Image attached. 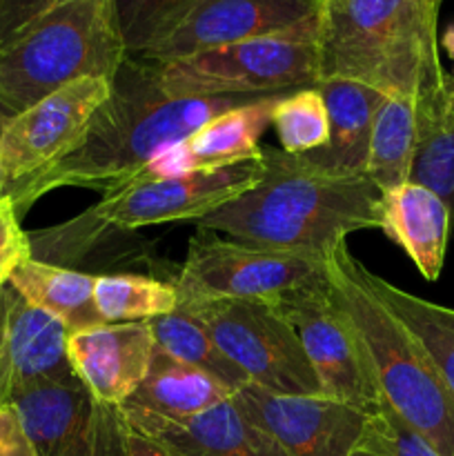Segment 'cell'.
Masks as SVG:
<instances>
[{
	"instance_id": "obj_16",
	"label": "cell",
	"mask_w": 454,
	"mask_h": 456,
	"mask_svg": "<svg viewBox=\"0 0 454 456\" xmlns=\"http://www.w3.org/2000/svg\"><path fill=\"white\" fill-rule=\"evenodd\" d=\"M156 343L147 323H101L69 337L76 377L96 399L125 405L147 372Z\"/></svg>"
},
{
	"instance_id": "obj_25",
	"label": "cell",
	"mask_w": 454,
	"mask_h": 456,
	"mask_svg": "<svg viewBox=\"0 0 454 456\" xmlns=\"http://www.w3.org/2000/svg\"><path fill=\"white\" fill-rule=\"evenodd\" d=\"M147 325H150L156 347L172 359L209 374L231 392L249 383L247 377L223 354L207 330L182 307H176L172 314L156 316L147 321Z\"/></svg>"
},
{
	"instance_id": "obj_21",
	"label": "cell",
	"mask_w": 454,
	"mask_h": 456,
	"mask_svg": "<svg viewBox=\"0 0 454 456\" xmlns=\"http://www.w3.org/2000/svg\"><path fill=\"white\" fill-rule=\"evenodd\" d=\"M231 395L234 392L214 377L172 359L156 347L145 381L125 408L145 410L165 419H187L225 403Z\"/></svg>"
},
{
	"instance_id": "obj_9",
	"label": "cell",
	"mask_w": 454,
	"mask_h": 456,
	"mask_svg": "<svg viewBox=\"0 0 454 456\" xmlns=\"http://www.w3.org/2000/svg\"><path fill=\"white\" fill-rule=\"evenodd\" d=\"M178 307L209 332L249 383L274 395H320L319 379L283 312L265 301H196Z\"/></svg>"
},
{
	"instance_id": "obj_31",
	"label": "cell",
	"mask_w": 454,
	"mask_h": 456,
	"mask_svg": "<svg viewBox=\"0 0 454 456\" xmlns=\"http://www.w3.org/2000/svg\"><path fill=\"white\" fill-rule=\"evenodd\" d=\"M31 258L29 234L20 227V216L12 199H0V288L9 285L13 272Z\"/></svg>"
},
{
	"instance_id": "obj_18",
	"label": "cell",
	"mask_w": 454,
	"mask_h": 456,
	"mask_svg": "<svg viewBox=\"0 0 454 456\" xmlns=\"http://www.w3.org/2000/svg\"><path fill=\"white\" fill-rule=\"evenodd\" d=\"M452 225L448 203L421 183L408 181L381 194L378 230L408 254L423 279H439Z\"/></svg>"
},
{
	"instance_id": "obj_13",
	"label": "cell",
	"mask_w": 454,
	"mask_h": 456,
	"mask_svg": "<svg viewBox=\"0 0 454 456\" xmlns=\"http://www.w3.org/2000/svg\"><path fill=\"white\" fill-rule=\"evenodd\" d=\"M231 399L285 456H350L368 421L365 412L323 395H274L254 383Z\"/></svg>"
},
{
	"instance_id": "obj_8",
	"label": "cell",
	"mask_w": 454,
	"mask_h": 456,
	"mask_svg": "<svg viewBox=\"0 0 454 456\" xmlns=\"http://www.w3.org/2000/svg\"><path fill=\"white\" fill-rule=\"evenodd\" d=\"M325 279L328 256L234 239L223 240L212 230L199 227L174 285L178 289V305L223 298L279 303Z\"/></svg>"
},
{
	"instance_id": "obj_3",
	"label": "cell",
	"mask_w": 454,
	"mask_h": 456,
	"mask_svg": "<svg viewBox=\"0 0 454 456\" xmlns=\"http://www.w3.org/2000/svg\"><path fill=\"white\" fill-rule=\"evenodd\" d=\"M261 181L196 221L200 230L320 256L354 232L378 230L381 191L365 174L338 176L272 145H261Z\"/></svg>"
},
{
	"instance_id": "obj_29",
	"label": "cell",
	"mask_w": 454,
	"mask_h": 456,
	"mask_svg": "<svg viewBox=\"0 0 454 456\" xmlns=\"http://www.w3.org/2000/svg\"><path fill=\"white\" fill-rule=\"evenodd\" d=\"M412 181L436 191L454 214V89L439 123L418 141Z\"/></svg>"
},
{
	"instance_id": "obj_20",
	"label": "cell",
	"mask_w": 454,
	"mask_h": 456,
	"mask_svg": "<svg viewBox=\"0 0 454 456\" xmlns=\"http://www.w3.org/2000/svg\"><path fill=\"white\" fill-rule=\"evenodd\" d=\"M329 116V138L320 150L301 154L307 163L338 176H361L368 163L374 114L385 96L352 80H320Z\"/></svg>"
},
{
	"instance_id": "obj_23",
	"label": "cell",
	"mask_w": 454,
	"mask_h": 456,
	"mask_svg": "<svg viewBox=\"0 0 454 456\" xmlns=\"http://www.w3.org/2000/svg\"><path fill=\"white\" fill-rule=\"evenodd\" d=\"M417 150V105L409 98L385 96L374 114L365 176L381 194L412 181Z\"/></svg>"
},
{
	"instance_id": "obj_38",
	"label": "cell",
	"mask_w": 454,
	"mask_h": 456,
	"mask_svg": "<svg viewBox=\"0 0 454 456\" xmlns=\"http://www.w3.org/2000/svg\"><path fill=\"white\" fill-rule=\"evenodd\" d=\"M4 196V172H3V159H0V199Z\"/></svg>"
},
{
	"instance_id": "obj_2",
	"label": "cell",
	"mask_w": 454,
	"mask_h": 456,
	"mask_svg": "<svg viewBox=\"0 0 454 456\" xmlns=\"http://www.w3.org/2000/svg\"><path fill=\"white\" fill-rule=\"evenodd\" d=\"M320 80H352L417 105L418 141L448 107L439 9L421 0H323L316 31Z\"/></svg>"
},
{
	"instance_id": "obj_4",
	"label": "cell",
	"mask_w": 454,
	"mask_h": 456,
	"mask_svg": "<svg viewBox=\"0 0 454 456\" xmlns=\"http://www.w3.org/2000/svg\"><path fill=\"white\" fill-rule=\"evenodd\" d=\"M334 303L354 328L383 403L441 456H454V392L417 337L365 283V265L338 245L328 256Z\"/></svg>"
},
{
	"instance_id": "obj_5",
	"label": "cell",
	"mask_w": 454,
	"mask_h": 456,
	"mask_svg": "<svg viewBox=\"0 0 454 456\" xmlns=\"http://www.w3.org/2000/svg\"><path fill=\"white\" fill-rule=\"evenodd\" d=\"M261 176L263 160L258 150L256 159L243 163L199 169L174 178H138L109 191L96 205L61 225L29 232L31 258L71 267L127 232L174 221H200L252 190Z\"/></svg>"
},
{
	"instance_id": "obj_35",
	"label": "cell",
	"mask_w": 454,
	"mask_h": 456,
	"mask_svg": "<svg viewBox=\"0 0 454 456\" xmlns=\"http://www.w3.org/2000/svg\"><path fill=\"white\" fill-rule=\"evenodd\" d=\"M125 456H167L156 444H151L145 436L129 430L127 445H125Z\"/></svg>"
},
{
	"instance_id": "obj_26",
	"label": "cell",
	"mask_w": 454,
	"mask_h": 456,
	"mask_svg": "<svg viewBox=\"0 0 454 456\" xmlns=\"http://www.w3.org/2000/svg\"><path fill=\"white\" fill-rule=\"evenodd\" d=\"M93 303L102 323H147L176 310L178 289L145 274H101L93 283Z\"/></svg>"
},
{
	"instance_id": "obj_14",
	"label": "cell",
	"mask_w": 454,
	"mask_h": 456,
	"mask_svg": "<svg viewBox=\"0 0 454 456\" xmlns=\"http://www.w3.org/2000/svg\"><path fill=\"white\" fill-rule=\"evenodd\" d=\"M320 7L323 0H203L163 43L136 61L160 65L240 40L314 29Z\"/></svg>"
},
{
	"instance_id": "obj_39",
	"label": "cell",
	"mask_w": 454,
	"mask_h": 456,
	"mask_svg": "<svg viewBox=\"0 0 454 456\" xmlns=\"http://www.w3.org/2000/svg\"><path fill=\"white\" fill-rule=\"evenodd\" d=\"M421 3L430 4V7H434V9H441V3H443V0H421Z\"/></svg>"
},
{
	"instance_id": "obj_27",
	"label": "cell",
	"mask_w": 454,
	"mask_h": 456,
	"mask_svg": "<svg viewBox=\"0 0 454 456\" xmlns=\"http://www.w3.org/2000/svg\"><path fill=\"white\" fill-rule=\"evenodd\" d=\"M203 0H114V20L125 53L138 58L163 43Z\"/></svg>"
},
{
	"instance_id": "obj_1",
	"label": "cell",
	"mask_w": 454,
	"mask_h": 456,
	"mask_svg": "<svg viewBox=\"0 0 454 456\" xmlns=\"http://www.w3.org/2000/svg\"><path fill=\"white\" fill-rule=\"evenodd\" d=\"M263 96L174 98L163 92L154 69L136 58H125L111 80V94L89 123L78 150L38 176L4 191L18 216L58 187L120 190L136 181L145 165L169 145L194 134L216 116Z\"/></svg>"
},
{
	"instance_id": "obj_33",
	"label": "cell",
	"mask_w": 454,
	"mask_h": 456,
	"mask_svg": "<svg viewBox=\"0 0 454 456\" xmlns=\"http://www.w3.org/2000/svg\"><path fill=\"white\" fill-rule=\"evenodd\" d=\"M0 456H36L34 445L12 403L0 405Z\"/></svg>"
},
{
	"instance_id": "obj_32",
	"label": "cell",
	"mask_w": 454,
	"mask_h": 456,
	"mask_svg": "<svg viewBox=\"0 0 454 456\" xmlns=\"http://www.w3.org/2000/svg\"><path fill=\"white\" fill-rule=\"evenodd\" d=\"M67 0H0V47Z\"/></svg>"
},
{
	"instance_id": "obj_12",
	"label": "cell",
	"mask_w": 454,
	"mask_h": 456,
	"mask_svg": "<svg viewBox=\"0 0 454 456\" xmlns=\"http://www.w3.org/2000/svg\"><path fill=\"white\" fill-rule=\"evenodd\" d=\"M109 94V78L89 76L13 116L0 136L4 191L38 176L78 150L93 114Z\"/></svg>"
},
{
	"instance_id": "obj_37",
	"label": "cell",
	"mask_w": 454,
	"mask_h": 456,
	"mask_svg": "<svg viewBox=\"0 0 454 456\" xmlns=\"http://www.w3.org/2000/svg\"><path fill=\"white\" fill-rule=\"evenodd\" d=\"M443 43H445V47H448L450 56H452V58H454V29H450V31H448V34H445V40H443ZM450 87H452V89H454V74H452V76H450Z\"/></svg>"
},
{
	"instance_id": "obj_15",
	"label": "cell",
	"mask_w": 454,
	"mask_h": 456,
	"mask_svg": "<svg viewBox=\"0 0 454 456\" xmlns=\"http://www.w3.org/2000/svg\"><path fill=\"white\" fill-rule=\"evenodd\" d=\"M127 428L158 445L167 456H285L254 426L234 399L187 419H165L145 410L125 408Z\"/></svg>"
},
{
	"instance_id": "obj_17",
	"label": "cell",
	"mask_w": 454,
	"mask_h": 456,
	"mask_svg": "<svg viewBox=\"0 0 454 456\" xmlns=\"http://www.w3.org/2000/svg\"><path fill=\"white\" fill-rule=\"evenodd\" d=\"M279 96H263L247 105L234 107L196 129L176 145L160 150L145 165L138 178H174L199 169L223 167L256 159L261 136L272 127V110Z\"/></svg>"
},
{
	"instance_id": "obj_34",
	"label": "cell",
	"mask_w": 454,
	"mask_h": 456,
	"mask_svg": "<svg viewBox=\"0 0 454 456\" xmlns=\"http://www.w3.org/2000/svg\"><path fill=\"white\" fill-rule=\"evenodd\" d=\"M7 310H9V285H4V288H0V405L9 401Z\"/></svg>"
},
{
	"instance_id": "obj_19",
	"label": "cell",
	"mask_w": 454,
	"mask_h": 456,
	"mask_svg": "<svg viewBox=\"0 0 454 456\" xmlns=\"http://www.w3.org/2000/svg\"><path fill=\"white\" fill-rule=\"evenodd\" d=\"M71 332L61 319L31 305L9 285L7 359L12 392L76 379L69 361Z\"/></svg>"
},
{
	"instance_id": "obj_6",
	"label": "cell",
	"mask_w": 454,
	"mask_h": 456,
	"mask_svg": "<svg viewBox=\"0 0 454 456\" xmlns=\"http://www.w3.org/2000/svg\"><path fill=\"white\" fill-rule=\"evenodd\" d=\"M125 58L114 0H67L0 47V102L20 114L74 80H114Z\"/></svg>"
},
{
	"instance_id": "obj_30",
	"label": "cell",
	"mask_w": 454,
	"mask_h": 456,
	"mask_svg": "<svg viewBox=\"0 0 454 456\" xmlns=\"http://www.w3.org/2000/svg\"><path fill=\"white\" fill-rule=\"evenodd\" d=\"M350 456H441L387 403L368 414L363 432Z\"/></svg>"
},
{
	"instance_id": "obj_11",
	"label": "cell",
	"mask_w": 454,
	"mask_h": 456,
	"mask_svg": "<svg viewBox=\"0 0 454 456\" xmlns=\"http://www.w3.org/2000/svg\"><path fill=\"white\" fill-rule=\"evenodd\" d=\"M296 330L307 361L319 379L320 395L369 414L381 403L363 346L334 303L329 281L289 294L274 303Z\"/></svg>"
},
{
	"instance_id": "obj_22",
	"label": "cell",
	"mask_w": 454,
	"mask_h": 456,
	"mask_svg": "<svg viewBox=\"0 0 454 456\" xmlns=\"http://www.w3.org/2000/svg\"><path fill=\"white\" fill-rule=\"evenodd\" d=\"M93 283L96 276L89 272L52 265L36 258H27L9 281L25 301L61 319L71 334L102 323L93 303Z\"/></svg>"
},
{
	"instance_id": "obj_10",
	"label": "cell",
	"mask_w": 454,
	"mask_h": 456,
	"mask_svg": "<svg viewBox=\"0 0 454 456\" xmlns=\"http://www.w3.org/2000/svg\"><path fill=\"white\" fill-rule=\"evenodd\" d=\"M36 456H125L129 428L120 405L102 403L80 379L12 392Z\"/></svg>"
},
{
	"instance_id": "obj_7",
	"label": "cell",
	"mask_w": 454,
	"mask_h": 456,
	"mask_svg": "<svg viewBox=\"0 0 454 456\" xmlns=\"http://www.w3.org/2000/svg\"><path fill=\"white\" fill-rule=\"evenodd\" d=\"M316 31L240 40L151 65L167 96H279L319 83Z\"/></svg>"
},
{
	"instance_id": "obj_28",
	"label": "cell",
	"mask_w": 454,
	"mask_h": 456,
	"mask_svg": "<svg viewBox=\"0 0 454 456\" xmlns=\"http://www.w3.org/2000/svg\"><path fill=\"white\" fill-rule=\"evenodd\" d=\"M272 127L288 154H310L320 150L329 138V116L319 87L289 92L272 110Z\"/></svg>"
},
{
	"instance_id": "obj_24",
	"label": "cell",
	"mask_w": 454,
	"mask_h": 456,
	"mask_svg": "<svg viewBox=\"0 0 454 456\" xmlns=\"http://www.w3.org/2000/svg\"><path fill=\"white\" fill-rule=\"evenodd\" d=\"M365 283L374 297L421 341L454 392V310L418 298L387 283L365 267Z\"/></svg>"
},
{
	"instance_id": "obj_36",
	"label": "cell",
	"mask_w": 454,
	"mask_h": 456,
	"mask_svg": "<svg viewBox=\"0 0 454 456\" xmlns=\"http://www.w3.org/2000/svg\"><path fill=\"white\" fill-rule=\"evenodd\" d=\"M13 111L12 110H7V107L3 105V102H0V136H3V132H4V127H7L9 125V120L13 118Z\"/></svg>"
}]
</instances>
